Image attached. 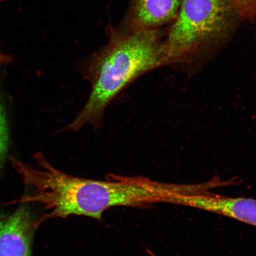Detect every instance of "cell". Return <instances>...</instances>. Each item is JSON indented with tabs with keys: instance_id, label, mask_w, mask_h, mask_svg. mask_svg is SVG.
<instances>
[{
	"instance_id": "1",
	"label": "cell",
	"mask_w": 256,
	"mask_h": 256,
	"mask_svg": "<svg viewBox=\"0 0 256 256\" xmlns=\"http://www.w3.org/2000/svg\"><path fill=\"white\" fill-rule=\"evenodd\" d=\"M34 159L37 168L12 160L28 192L10 204L43 206L47 213L38 220V226L48 220L72 216L101 220L105 211L113 207L176 204L183 188L140 177L114 176L106 181L74 177L54 168L42 154H36Z\"/></svg>"
},
{
	"instance_id": "2",
	"label": "cell",
	"mask_w": 256,
	"mask_h": 256,
	"mask_svg": "<svg viewBox=\"0 0 256 256\" xmlns=\"http://www.w3.org/2000/svg\"><path fill=\"white\" fill-rule=\"evenodd\" d=\"M159 28H126L110 32L108 42L86 62L83 72L92 88L87 103L68 129L98 128L106 108L134 80L166 66Z\"/></svg>"
},
{
	"instance_id": "6",
	"label": "cell",
	"mask_w": 256,
	"mask_h": 256,
	"mask_svg": "<svg viewBox=\"0 0 256 256\" xmlns=\"http://www.w3.org/2000/svg\"><path fill=\"white\" fill-rule=\"evenodd\" d=\"M180 2L179 0H130L124 28H160L175 20L180 8Z\"/></svg>"
},
{
	"instance_id": "8",
	"label": "cell",
	"mask_w": 256,
	"mask_h": 256,
	"mask_svg": "<svg viewBox=\"0 0 256 256\" xmlns=\"http://www.w3.org/2000/svg\"><path fill=\"white\" fill-rule=\"evenodd\" d=\"M243 19L254 22L256 20V0H230Z\"/></svg>"
},
{
	"instance_id": "9",
	"label": "cell",
	"mask_w": 256,
	"mask_h": 256,
	"mask_svg": "<svg viewBox=\"0 0 256 256\" xmlns=\"http://www.w3.org/2000/svg\"><path fill=\"white\" fill-rule=\"evenodd\" d=\"M4 1V0H0V2ZM12 60V57L8 55H4L0 52V66L3 64H8L11 62Z\"/></svg>"
},
{
	"instance_id": "5",
	"label": "cell",
	"mask_w": 256,
	"mask_h": 256,
	"mask_svg": "<svg viewBox=\"0 0 256 256\" xmlns=\"http://www.w3.org/2000/svg\"><path fill=\"white\" fill-rule=\"evenodd\" d=\"M37 222L26 204L0 216V256H32Z\"/></svg>"
},
{
	"instance_id": "7",
	"label": "cell",
	"mask_w": 256,
	"mask_h": 256,
	"mask_svg": "<svg viewBox=\"0 0 256 256\" xmlns=\"http://www.w3.org/2000/svg\"><path fill=\"white\" fill-rule=\"evenodd\" d=\"M9 146L8 129L4 108L0 102V172L7 158Z\"/></svg>"
},
{
	"instance_id": "4",
	"label": "cell",
	"mask_w": 256,
	"mask_h": 256,
	"mask_svg": "<svg viewBox=\"0 0 256 256\" xmlns=\"http://www.w3.org/2000/svg\"><path fill=\"white\" fill-rule=\"evenodd\" d=\"M228 182L214 178L203 184H190L186 192L179 198V206L196 208L238 220L256 226V200L222 196L210 188Z\"/></svg>"
},
{
	"instance_id": "3",
	"label": "cell",
	"mask_w": 256,
	"mask_h": 256,
	"mask_svg": "<svg viewBox=\"0 0 256 256\" xmlns=\"http://www.w3.org/2000/svg\"><path fill=\"white\" fill-rule=\"evenodd\" d=\"M242 19L230 0H181L163 42L166 66L200 72L230 43Z\"/></svg>"
}]
</instances>
